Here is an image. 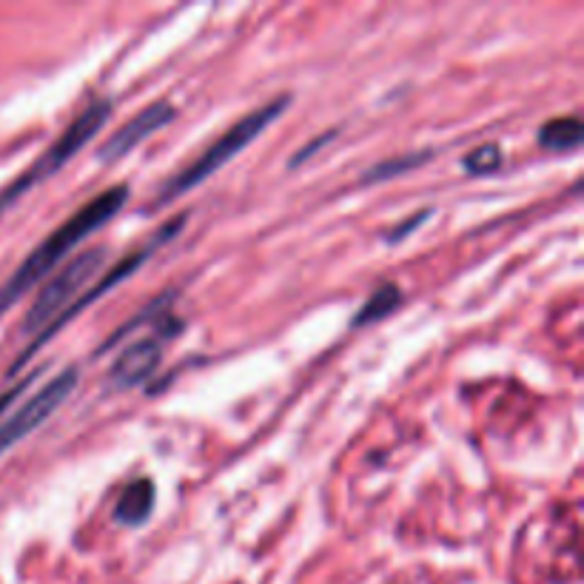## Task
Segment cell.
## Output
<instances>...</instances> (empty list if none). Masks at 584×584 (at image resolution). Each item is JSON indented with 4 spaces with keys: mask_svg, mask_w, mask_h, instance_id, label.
Masks as SVG:
<instances>
[{
    "mask_svg": "<svg viewBox=\"0 0 584 584\" xmlns=\"http://www.w3.org/2000/svg\"><path fill=\"white\" fill-rule=\"evenodd\" d=\"M126 200L128 188L114 186L109 188V191H103V195L95 197V200L86 202L66 223L58 225V228L21 262V269H17L7 283L0 285V316L7 314L9 308L15 306L23 294L29 291L32 285H38L46 274H52L54 265H58L77 243H83L91 232H98L100 225L109 223V220L126 206Z\"/></svg>",
    "mask_w": 584,
    "mask_h": 584,
    "instance_id": "1",
    "label": "cell"
},
{
    "mask_svg": "<svg viewBox=\"0 0 584 584\" xmlns=\"http://www.w3.org/2000/svg\"><path fill=\"white\" fill-rule=\"evenodd\" d=\"M288 103H291V98L271 100V103L260 105L257 112L246 114L240 123H234L228 132H223L218 140L211 142L209 149L202 151L200 158H195L191 163L186 165V169H183V172H177L174 177H169V181H165L163 191L158 195V206H165V202L177 200V197H183L186 191H191V188L200 186V183L206 181V177H211V174L218 172V169H223V165L228 163V160H232L237 151H243L246 146H251V142H254L257 137H260L262 132L271 126V123L277 121Z\"/></svg>",
    "mask_w": 584,
    "mask_h": 584,
    "instance_id": "2",
    "label": "cell"
},
{
    "mask_svg": "<svg viewBox=\"0 0 584 584\" xmlns=\"http://www.w3.org/2000/svg\"><path fill=\"white\" fill-rule=\"evenodd\" d=\"M109 114H112V103H109V100H91V103L77 114L75 121L69 123L66 132L46 149L44 158L32 165L29 172H23L12 186L0 195V211L7 209V206H12L21 195H26L32 186H38L40 181L52 177L58 169H63V165L75 158L77 151H80L91 137L98 135L100 128H103V123L109 121Z\"/></svg>",
    "mask_w": 584,
    "mask_h": 584,
    "instance_id": "3",
    "label": "cell"
},
{
    "mask_svg": "<svg viewBox=\"0 0 584 584\" xmlns=\"http://www.w3.org/2000/svg\"><path fill=\"white\" fill-rule=\"evenodd\" d=\"M183 223H186V218H177V220H172V223H165L163 228H160V232L154 234V237H151V243H146V246H142V248H137L135 254L123 257V260L117 262V265H114V269L109 271V274H103V277L95 279V283H91L89 288H86V291H83L80 297H77V300L72 302V306H69L61 316H54L52 323H49L44 331H40L38 339H35V343H32L29 348H26V351L21 353V357H17L15 365H12V374H15V371H21V368L26 365V362H29L32 357H35V353H38L40 348H44V345L49 343V339H52L54 334H58V331L66 328V325L72 323V320H75V316L80 314V311H86V308H89V306H95V302H98L100 297H103V294L112 291L114 285H121L123 279L132 277V274H135V271L140 269L142 262L149 260V257L154 254V251H158V248L163 246L165 240H172L174 234L181 232V225Z\"/></svg>",
    "mask_w": 584,
    "mask_h": 584,
    "instance_id": "4",
    "label": "cell"
},
{
    "mask_svg": "<svg viewBox=\"0 0 584 584\" xmlns=\"http://www.w3.org/2000/svg\"><path fill=\"white\" fill-rule=\"evenodd\" d=\"M103 260V248H89V251H83V254H77L75 260L69 262L61 274H54V277L44 285L38 300L32 302V308L26 311L23 331H26V334H29V331H44L54 316H61L63 311L80 297L83 285L95 283Z\"/></svg>",
    "mask_w": 584,
    "mask_h": 584,
    "instance_id": "5",
    "label": "cell"
},
{
    "mask_svg": "<svg viewBox=\"0 0 584 584\" xmlns=\"http://www.w3.org/2000/svg\"><path fill=\"white\" fill-rule=\"evenodd\" d=\"M75 385H77V371L75 368H69V371H63L61 376H54L52 383L44 385L29 402L21 405L7 422H0V457H3L12 445L26 439L35 427L44 425V422L49 420L69 397H72Z\"/></svg>",
    "mask_w": 584,
    "mask_h": 584,
    "instance_id": "6",
    "label": "cell"
},
{
    "mask_svg": "<svg viewBox=\"0 0 584 584\" xmlns=\"http://www.w3.org/2000/svg\"><path fill=\"white\" fill-rule=\"evenodd\" d=\"M174 114H177L174 112V105L165 103V100L146 105L140 114H135L132 121L123 123V126L100 146V163H117V160H123L128 151H135L146 137H151L154 132L169 126V123L174 121Z\"/></svg>",
    "mask_w": 584,
    "mask_h": 584,
    "instance_id": "7",
    "label": "cell"
},
{
    "mask_svg": "<svg viewBox=\"0 0 584 584\" xmlns=\"http://www.w3.org/2000/svg\"><path fill=\"white\" fill-rule=\"evenodd\" d=\"M160 357H163V348H160L158 339H140V343L128 345L112 365L109 383L114 388H132V385L142 383L146 376L154 374V368L160 365Z\"/></svg>",
    "mask_w": 584,
    "mask_h": 584,
    "instance_id": "8",
    "label": "cell"
},
{
    "mask_svg": "<svg viewBox=\"0 0 584 584\" xmlns=\"http://www.w3.org/2000/svg\"><path fill=\"white\" fill-rule=\"evenodd\" d=\"M151 508H154V482L137 480L117 499L114 519L121 524H128V527H140L151 517Z\"/></svg>",
    "mask_w": 584,
    "mask_h": 584,
    "instance_id": "9",
    "label": "cell"
},
{
    "mask_svg": "<svg viewBox=\"0 0 584 584\" xmlns=\"http://www.w3.org/2000/svg\"><path fill=\"white\" fill-rule=\"evenodd\" d=\"M399 302H402V291H399L397 285L394 283L380 285V288L368 297L365 306L353 314L351 325L353 328H365V325L380 323V320H385V316H390L394 311H397Z\"/></svg>",
    "mask_w": 584,
    "mask_h": 584,
    "instance_id": "10",
    "label": "cell"
},
{
    "mask_svg": "<svg viewBox=\"0 0 584 584\" xmlns=\"http://www.w3.org/2000/svg\"><path fill=\"white\" fill-rule=\"evenodd\" d=\"M584 137V126L579 117H556L539 128V142L547 151L576 149Z\"/></svg>",
    "mask_w": 584,
    "mask_h": 584,
    "instance_id": "11",
    "label": "cell"
},
{
    "mask_svg": "<svg viewBox=\"0 0 584 584\" xmlns=\"http://www.w3.org/2000/svg\"><path fill=\"white\" fill-rule=\"evenodd\" d=\"M427 151H417V154H408V158H394V160H385V163L374 165L371 172L362 177L365 183H374V181H388V177H397V174L402 172H411V169H417V165L427 163Z\"/></svg>",
    "mask_w": 584,
    "mask_h": 584,
    "instance_id": "12",
    "label": "cell"
},
{
    "mask_svg": "<svg viewBox=\"0 0 584 584\" xmlns=\"http://www.w3.org/2000/svg\"><path fill=\"white\" fill-rule=\"evenodd\" d=\"M502 165V149L496 142H485L464 158V169L471 174H490Z\"/></svg>",
    "mask_w": 584,
    "mask_h": 584,
    "instance_id": "13",
    "label": "cell"
},
{
    "mask_svg": "<svg viewBox=\"0 0 584 584\" xmlns=\"http://www.w3.org/2000/svg\"><path fill=\"white\" fill-rule=\"evenodd\" d=\"M331 137H334V132H328V135H323V137H320V140H316V142H308L306 149H302L300 154H297V158H294V165L306 163V160H308V154H314L316 149H323L325 142H331Z\"/></svg>",
    "mask_w": 584,
    "mask_h": 584,
    "instance_id": "14",
    "label": "cell"
},
{
    "mask_svg": "<svg viewBox=\"0 0 584 584\" xmlns=\"http://www.w3.org/2000/svg\"><path fill=\"white\" fill-rule=\"evenodd\" d=\"M427 218H431V211H420V214H417V218H413L411 223L399 225V232H394V234H390V240L397 243V240H402V237H408V234L413 232V225H420L422 220H427Z\"/></svg>",
    "mask_w": 584,
    "mask_h": 584,
    "instance_id": "15",
    "label": "cell"
}]
</instances>
